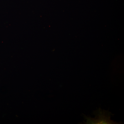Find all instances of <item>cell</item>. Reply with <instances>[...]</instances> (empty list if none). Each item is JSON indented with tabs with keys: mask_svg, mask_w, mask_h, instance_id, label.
Returning a JSON list of instances; mask_svg holds the SVG:
<instances>
[{
	"mask_svg": "<svg viewBox=\"0 0 124 124\" xmlns=\"http://www.w3.org/2000/svg\"><path fill=\"white\" fill-rule=\"evenodd\" d=\"M94 115L95 116V118H92L84 116L86 120V122L85 124H118L117 122H114L111 120V113L108 111L102 110L99 108L94 111Z\"/></svg>",
	"mask_w": 124,
	"mask_h": 124,
	"instance_id": "obj_1",
	"label": "cell"
}]
</instances>
